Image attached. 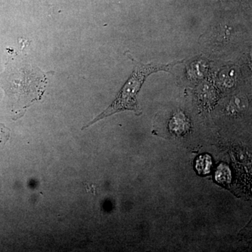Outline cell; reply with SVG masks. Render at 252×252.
<instances>
[{"label":"cell","instance_id":"6da1fadb","mask_svg":"<svg viewBox=\"0 0 252 252\" xmlns=\"http://www.w3.org/2000/svg\"><path fill=\"white\" fill-rule=\"evenodd\" d=\"M132 60L135 63V67L130 77L123 86L122 90L117 94L116 99L104 112L94 118L92 122L83 127L82 129L89 127L94 123L102 120L104 118L110 117L113 114L126 110L132 111L135 113L136 115H141L142 112L137 102V97L147 77L153 73L160 72V71L170 72L172 68L179 63L182 62V61L167 64H153V63L143 64L142 63H137L134 59Z\"/></svg>","mask_w":252,"mask_h":252},{"label":"cell","instance_id":"7a4b0ae2","mask_svg":"<svg viewBox=\"0 0 252 252\" xmlns=\"http://www.w3.org/2000/svg\"><path fill=\"white\" fill-rule=\"evenodd\" d=\"M208 71V64L204 61L192 63L188 67V75L191 80L203 79Z\"/></svg>","mask_w":252,"mask_h":252},{"label":"cell","instance_id":"3957f363","mask_svg":"<svg viewBox=\"0 0 252 252\" xmlns=\"http://www.w3.org/2000/svg\"><path fill=\"white\" fill-rule=\"evenodd\" d=\"M237 69L235 68L230 67L223 69L220 73L219 76V81L222 87L225 89H230V88L234 86L235 82H236Z\"/></svg>","mask_w":252,"mask_h":252},{"label":"cell","instance_id":"277c9868","mask_svg":"<svg viewBox=\"0 0 252 252\" xmlns=\"http://www.w3.org/2000/svg\"><path fill=\"white\" fill-rule=\"evenodd\" d=\"M248 101L247 97L243 94H238L235 95L228 104L227 110L230 114H236L243 112L248 108Z\"/></svg>","mask_w":252,"mask_h":252},{"label":"cell","instance_id":"5b68a950","mask_svg":"<svg viewBox=\"0 0 252 252\" xmlns=\"http://www.w3.org/2000/svg\"><path fill=\"white\" fill-rule=\"evenodd\" d=\"M216 90L212 84L206 83L200 86L198 90V97L205 104L212 103L216 98Z\"/></svg>","mask_w":252,"mask_h":252},{"label":"cell","instance_id":"8992f818","mask_svg":"<svg viewBox=\"0 0 252 252\" xmlns=\"http://www.w3.org/2000/svg\"><path fill=\"white\" fill-rule=\"evenodd\" d=\"M212 165L211 157L208 155L201 156L197 159L195 168L200 175H206L210 170Z\"/></svg>","mask_w":252,"mask_h":252},{"label":"cell","instance_id":"52a82bcc","mask_svg":"<svg viewBox=\"0 0 252 252\" xmlns=\"http://www.w3.org/2000/svg\"><path fill=\"white\" fill-rule=\"evenodd\" d=\"M230 170L225 165H221L217 169L216 173V179L220 183L223 182H229L230 181Z\"/></svg>","mask_w":252,"mask_h":252},{"label":"cell","instance_id":"ba28073f","mask_svg":"<svg viewBox=\"0 0 252 252\" xmlns=\"http://www.w3.org/2000/svg\"><path fill=\"white\" fill-rule=\"evenodd\" d=\"M250 67H251L252 70V49L251 50V51H250Z\"/></svg>","mask_w":252,"mask_h":252}]
</instances>
